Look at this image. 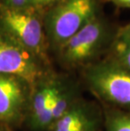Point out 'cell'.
<instances>
[{
	"mask_svg": "<svg viewBox=\"0 0 130 131\" xmlns=\"http://www.w3.org/2000/svg\"><path fill=\"white\" fill-rule=\"evenodd\" d=\"M105 131H130V111L108 107L103 110Z\"/></svg>",
	"mask_w": 130,
	"mask_h": 131,
	"instance_id": "obj_10",
	"label": "cell"
},
{
	"mask_svg": "<svg viewBox=\"0 0 130 131\" xmlns=\"http://www.w3.org/2000/svg\"><path fill=\"white\" fill-rule=\"evenodd\" d=\"M38 1H39L41 8H43L45 6H49V5H54L62 0H38Z\"/></svg>",
	"mask_w": 130,
	"mask_h": 131,
	"instance_id": "obj_15",
	"label": "cell"
},
{
	"mask_svg": "<svg viewBox=\"0 0 130 131\" xmlns=\"http://www.w3.org/2000/svg\"><path fill=\"white\" fill-rule=\"evenodd\" d=\"M112 4L121 8H130V0H107Z\"/></svg>",
	"mask_w": 130,
	"mask_h": 131,
	"instance_id": "obj_14",
	"label": "cell"
},
{
	"mask_svg": "<svg viewBox=\"0 0 130 131\" xmlns=\"http://www.w3.org/2000/svg\"><path fill=\"white\" fill-rule=\"evenodd\" d=\"M21 79L0 74V121H15L26 103V89Z\"/></svg>",
	"mask_w": 130,
	"mask_h": 131,
	"instance_id": "obj_8",
	"label": "cell"
},
{
	"mask_svg": "<svg viewBox=\"0 0 130 131\" xmlns=\"http://www.w3.org/2000/svg\"><path fill=\"white\" fill-rule=\"evenodd\" d=\"M103 111L95 103L79 99L51 128L52 131H101Z\"/></svg>",
	"mask_w": 130,
	"mask_h": 131,
	"instance_id": "obj_7",
	"label": "cell"
},
{
	"mask_svg": "<svg viewBox=\"0 0 130 131\" xmlns=\"http://www.w3.org/2000/svg\"><path fill=\"white\" fill-rule=\"evenodd\" d=\"M27 1L29 2V4L31 5L32 8H34V9H41L40 4H39V1L38 0H27Z\"/></svg>",
	"mask_w": 130,
	"mask_h": 131,
	"instance_id": "obj_16",
	"label": "cell"
},
{
	"mask_svg": "<svg viewBox=\"0 0 130 131\" xmlns=\"http://www.w3.org/2000/svg\"><path fill=\"white\" fill-rule=\"evenodd\" d=\"M116 33L106 19L96 16L57 49L61 62L71 68L87 67L111 49Z\"/></svg>",
	"mask_w": 130,
	"mask_h": 131,
	"instance_id": "obj_1",
	"label": "cell"
},
{
	"mask_svg": "<svg viewBox=\"0 0 130 131\" xmlns=\"http://www.w3.org/2000/svg\"><path fill=\"white\" fill-rule=\"evenodd\" d=\"M115 40L118 41H129L130 40V22L121 28L117 30Z\"/></svg>",
	"mask_w": 130,
	"mask_h": 131,
	"instance_id": "obj_13",
	"label": "cell"
},
{
	"mask_svg": "<svg viewBox=\"0 0 130 131\" xmlns=\"http://www.w3.org/2000/svg\"><path fill=\"white\" fill-rule=\"evenodd\" d=\"M98 15L97 0H62L57 3L43 20L48 43L57 50Z\"/></svg>",
	"mask_w": 130,
	"mask_h": 131,
	"instance_id": "obj_3",
	"label": "cell"
},
{
	"mask_svg": "<svg viewBox=\"0 0 130 131\" xmlns=\"http://www.w3.org/2000/svg\"><path fill=\"white\" fill-rule=\"evenodd\" d=\"M111 52L110 58L130 70V40H114L111 47Z\"/></svg>",
	"mask_w": 130,
	"mask_h": 131,
	"instance_id": "obj_11",
	"label": "cell"
},
{
	"mask_svg": "<svg viewBox=\"0 0 130 131\" xmlns=\"http://www.w3.org/2000/svg\"><path fill=\"white\" fill-rule=\"evenodd\" d=\"M38 9H12L3 7L0 12V30L40 61H48L44 22Z\"/></svg>",
	"mask_w": 130,
	"mask_h": 131,
	"instance_id": "obj_4",
	"label": "cell"
},
{
	"mask_svg": "<svg viewBox=\"0 0 130 131\" xmlns=\"http://www.w3.org/2000/svg\"><path fill=\"white\" fill-rule=\"evenodd\" d=\"M84 75L90 91L101 102L130 111V70L109 57L85 67Z\"/></svg>",
	"mask_w": 130,
	"mask_h": 131,
	"instance_id": "obj_2",
	"label": "cell"
},
{
	"mask_svg": "<svg viewBox=\"0 0 130 131\" xmlns=\"http://www.w3.org/2000/svg\"><path fill=\"white\" fill-rule=\"evenodd\" d=\"M4 7L12 9H34L27 0H4Z\"/></svg>",
	"mask_w": 130,
	"mask_h": 131,
	"instance_id": "obj_12",
	"label": "cell"
},
{
	"mask_svg": "<svg viewBox=\"0 0 130 131\" xmlns=\"http://www.w3.org/2000/svg\"><path fill=\"white\" fill-rule=\"evenodd\" d=\"M60 77L41 78L36 83L30 99V124L35 129H50L52 126V111L60 84Z\"/></svg>",
	"mask_w": 130,
	"mask_h": 131,
	"instance_id": "obj_6",
	"label": "cell"
},
{
	"mask_svg": "<svg viewBox=\"0 0 130 131\" xmlns=\"http://www.w3.org/2000/svg\"><path fill=\"white\" fill-rule=\"evenodd\" d=\"M39 59L0 31V74L35 85L42 78Z\"/></svg>",
	"mask_w": 130,
	"mask_h": 131,
	"instance_id": "obj_5",
	"label": "cell"
},
{
	"mask_svg": "<svg viewBox=\"0 0 130 131\" xmlns=\"http://www.w3.org/2000/svg\"><path fill=\"white\" fill-rule=\"evenodd\" d=\"M79 99L75 85L61 78L52 111V125Z\"/></svg>",
	"mask_w": 130,
	"mask_h": 131,
	"instance_id": "obj_9",
	"label": "cell"
}]
</instances>
